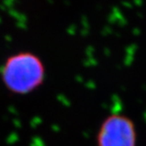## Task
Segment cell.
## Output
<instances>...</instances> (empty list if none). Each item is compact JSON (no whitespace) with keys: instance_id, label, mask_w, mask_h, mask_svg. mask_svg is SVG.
<instances>
[{"instance_id":"1","label":"cell","mask_w":146,"mask_h":146,"mask_svg":"<svg viewBox=\"0 0 146 146\" xmlns=\"http://www.w3.org/2000/svg\"><path fill=\"white\" fill-rule=\"evenodd\" d=\"M0 74L4 86L10 93L26 95L42 86L46 68L36 54L19 51L5 60Z\"/></svg>"},{"instance_id":"2","label":"cell","mask_w":146,"mask_h":146,"mask_svg":"<svg viewBox=\"0 0 146 146\" xmlns=\"http://www.w3.org/2000/svg\"><path fill=\"white\" fill-rule=\"evenodd\" d=\"M137 129L134 121L121 113H112L99 128L97 146H137Z\"/></svg>"}]
</instances>
